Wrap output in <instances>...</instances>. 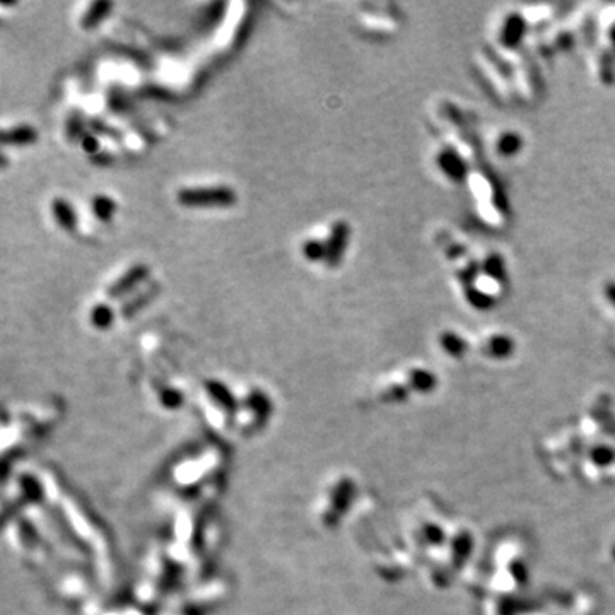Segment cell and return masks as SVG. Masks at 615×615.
I'll return each mask as SVG.
<instances>
[{
    "mask_svg": "<svg viewBox=\"0 0 615 615\" xmlns=\"http://www.w3.org/2000/svg\"><path fill=\"white\" fill-rule=\"evenodd\" d=\"M176 201L185 207H227L236 202V192L227 185L183 186Z\"/></svg>",
    "mask_w": 615,
    "mask_h": 615,
    "instance_id": "6da1fadb",
    "label": "cell"
},
{
    "mask_svg": "<svg viewBox=\"0 0 615 615\" xmlns=\"http://www.w3.org/2000/svg\"><path fill=\"white\" fill-rule=\"evenodd\" d=\"M349 236H351V227H349L347 221L339 219V221L332 224L330 232H328V238L325 241L327 267H337V265L342 261V256L344 253H346L349 243Z\"/></svg>",
    "mask_w": 615,
    "mask_h": 615,
    "instance_id": "7a4b0ae2",
    "label": "cell"
},
{
    "mask_svg": "<svg viewBox=\"0 0 615 615\" xmlns=\"http://www.w3.org/2000/svg\"><path fill=\"white\" fill-rule=\"evenodd\" d=\"M149 277V267L145 264L130 265L122 276H118L106 288V294L110 298H122L123 294L130 293L132 289L139 288L142 282Z\"/></svg>",
    "mask_w": 615,
    "mask_h": 615,
    "instance_id": "3957f363",
    "label": "cell"
},
{
    "mask_svg": "<svg viewBox=\"0 0 615 615\" xmlns=\"http://www.w3.org/2000/svg\"><path fill=\"white\" fill-rule=\"evenodd\" d=\"M50 210H52L53 219H55L58 226L65 231H74L77 227V214L74 210L72 203L65 201L62 197H55L50 202Z\"/></svg>",
    "mask_w": 615,
    "mask_h": 615,
    "instance_id": "277c9868",
    "label": "cell"
},
{
    "mask_svg": "<svg viewBox=\"0 0 615 615\" xmlns=\"http://www.w3.org/2000/svg\"><path fill=\"white\" fill-rule=\"evenodd\" d=\"M157 293H159V284L154 282V284L149 286V288L139 290V293L134 294L128 301L123 303L122 308H120V315L125 318H132L135 313H139L140 310H144V308L152 301Z\"/></svg>",
    "mask_w": 615,
    "mask_h": 615,
    "instance_id": "5b68a950",
    "label": "cell"
},
{
    "mask_svg": "<svg viewBox=\"0 0 615 615\" xmlns=\"http://www.w3.org/2000/svg\"><path fill=\"white\" fill-rule=\"evenodd\" d=\"M36 139H38L36 128L28 125V123L11 127L2 132V142L6 145H26L33 144Z\"/></svg>",
    "mask_w": 615,
    "mask_h": 615,
    "instance_id": "8992f818",
    "label": "cell"
},
{
    "mask_svg": "<svg viewBox=\"0 0 615 615\" xmlns=\"http://www.w3.org/2000/svg\"><path fill=\"white\" fill-rule=\"evenodd\" d=\"M91 212H93L94 218L101 222H110L116 210V203L111 197H108L105 193H96L91 197Z\"/></svg>",
    "mask_w": 615,
    "mask_h": 615,
    "instance_id": "52a82bcc",
    "label": "cell"
},
{
    "mask_svg": "<svg viewBox=\"0 0 615 615\" xmlns=\"http://www.w3.org/2000/svg\"><path fill=\"white\" fill-rule=\"evenodd\" d=\"M110 9H111V2H108V0H96V2L89 4V7H87L84 14H82L81 24L84 28L96 26V24H99L103 19H105V16L108 14V11Z\"/></svg>",
    "mask_w": 615,
    "mask_h": 615,
    "instance_id": "ba28073f",
    "label": "cell"
},
{
    "mask_svg": "<svg viewBox=\"0 0 615 615\" xmlns=\"http://www.w3.org/2000/svg\"><path fill=\"white\" fill-rule=\"evenodd\" d=\"M113 310H111L110 306L105 305V303H99V305H94L91 308L89 311V322L91 325L96 327V328H106L110 327L111 323H113Z\"/></svg>",
    "mask_w": 615,
    "mask_h": 615,
    "instance_id": "9c48e42d",
    "label": "cell"
},
{
    "mask_svg": "<svg viewBox=\"0 0 615 615\" xmlns=\"http://www.w3.org/2000/svg\"><path fill=\"white\" fill-rule=\"evenodd\" d=\"M301 252H303V255H305L306 260H310V261L323 260L325 261V253H327L325 241L317 239V238L306 239L305 243H303Z\"/></svg>",
    "mask_w": 615,
    "mask_h": 615,
    "instance_id": "30bf717a",
    "label": "cell"
},
{
    "mask_svg": "<svg viewBox=\"0 0 615 615\" xmlns=\"http://www.w3.org/2000/svg\"><path fill=\"white\" fill-rule=\"evenodd\" d=\"M65 132H67V139L76 140L81 139V135L84 134V122H82L81 115L72 113L67 118V125H65Z\"/></svg>",
    "mask_w": 615,
    "mask_h": 615,
    "instance_id": "8fae6325",
    "label": "cell"
},
{
    "mask_svg": "<svg viewBox=\"0 0 615 615\" xmlns=\"http://www.w3.org/2000/svg\"><path fill=\"white\" fill-rule=\"evenodd\" d=\"M517 149H518L517 135H509V134L500 135V140H497V152H500L501 156H509V154L517 152Z\"/></svg>",
    "mask_w": 615,
    "mask_h": 615,
    "instance_id": "7c38bea8",
    "label": "cell"
},
{
    "mask_svg": "<svg viewBox=\"0 0 615 615\" xmlns=\"http://www.w3.org/2000/svg\"><path fill=\"white\" fill-rule=\"evenodd\" d=\"M89 127H91V130L96 132V135H106V137H110V139H115V140L120 139L118 132H116L113 127L106 125V123L99 118H91Z\"/></svg>",
    "mask_w": 615,
    "mask_h": 615,
    "instance_id": "4fadbf2b",
    "label": "cell"
},
{
    "mask_svg": "<svg viewBox=\"0 0 615 615\" xmlns=\"http://www.w3.org/2000/svg\"><path fill=\"white\" fill-rule=\"evenodd\" d=\"M79 142H81L82 149L87 154H91V156H94V154L99 152V140L98 135L93 134L91 130H84V134L81 135V139H79Z\"/></svg>",
    "mask_w": 615,
    "mask_h": 615,
    "instance_id": "5bb4252c",
    "label": "cell"
}]
</instances>
